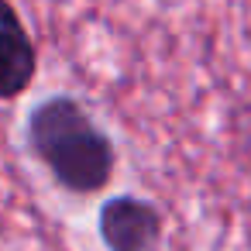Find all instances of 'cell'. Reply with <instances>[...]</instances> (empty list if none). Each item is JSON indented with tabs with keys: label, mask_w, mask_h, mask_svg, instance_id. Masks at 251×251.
<instances>
[{
	"label": "cell",
	"mask_w": 251,
	"mask_h": 251,
	"mask_svg": "<svg viewBox=\"0 0 251 251\" xmlns=\"http://www.w3.org/2000/svg\"><path fill=\"white\" fill-rule=\"evenodd\" d=\"M28 145L52 179L69 193H100L114 176V141L73 97H49L31 110Z\"/></svg>",
	"instance_id": "obj_1"
},
{
	"label": "cell",
	"mask_w": 251,
	"mask_h": 251,
	"mask_svg": "<svg viewBox=\"0 0 251 251\" xmlns=\"http://www.w3.org/2000/svg\"><path fill=\"white\" fill-rule=\"evenodd\" d=\"M100 241L107 251H155L162 241V213L141 196H114L100 210Z\"/></svg>",
	"instance_id": "obj_2"
},
{
	"label": "cell",
	"mask_w": 251,
	"mask_h": 251,
	"mask_svg": "<svg viewBox=\"0 0 251 251\" xmlns=\"http://www.w3.org/2000/svg\"><path fill=\"white\" fill-rule=\"evenodd\" d=\"M38 69L35 45L28 38V28L21 25L11 0H0V100L21 97Z\"/></svg>",
	"instance_id": "obj_3"
}]
</instances>
